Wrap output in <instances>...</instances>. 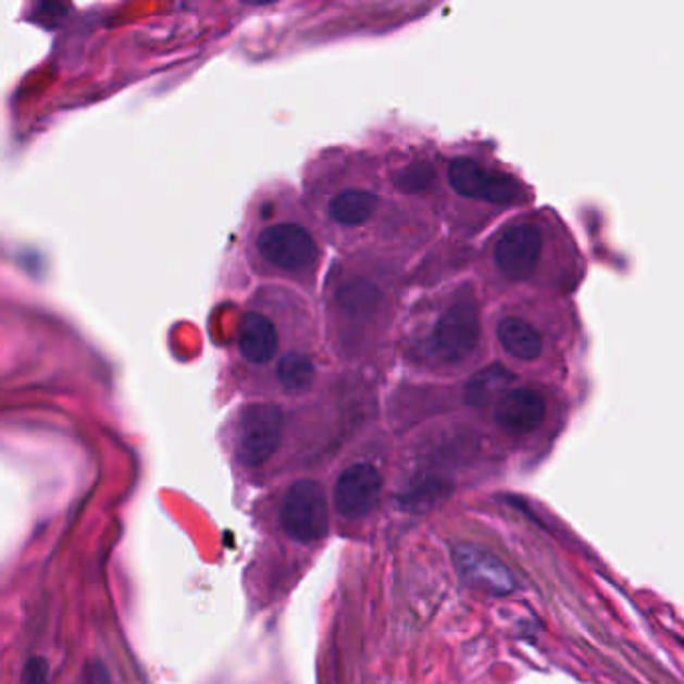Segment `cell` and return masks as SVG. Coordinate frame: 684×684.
<instances>
[{
  "mask_svg": "<svg viewBox=\"0 0 684 684\" xmlns=\"http://www.w3.org/2000/svg\"><path fill=\"white\" fill-rule=\"evenodd\" d=\"M453 560L456 569L465 582L492 594H508L514 590V579L510 570L490 552L480 550L476 546L458 544L453 548Z\"/></svg>",
  "mask_w": 684,
  "mask_h": 684,
  "instance_id": "cell-8",
  "label": "cell"
},
{
  "mask_svg": "<svg viewBox=\"0 0 684 684\" xmlns=\"http://www.w3.org/2000/svg\"><path fill=\"white\" fill-rule=\"evenodd\" d=\"M514 382H517V375L512 374L510 370H506L500 363H494L468 382L465 400L472 406H478V408L498 403L506 394H510L514 389L512 388Z\"/></svg>",
  "mask_w": 684,
  "mask_h": 684,
  "instance_id": "cell-12",
  "label": "cell"
},
{
  "mask_svg": "<svg viewBox=\"0 0 684 684\" xmlns=\"http://www.w3.org/2000/svg\"><path fill=\"white\" fill-rule=\"evenodd\" d=\"M432 179H434V171L427 165H412L401 173L400 185L408 191H420V189H426Z\"/></svg>",
  "mask_w": 684,
  "mask_h": 684,
  "instance_id": "cell-15",
  "label": "cell"
},
{
  "mask_svg": "<svg viewBox=\"0 0 684 684\" xmlns=\"http://www.w3.org/2000/svg\"><path fill=\"white\" fill-rule=\"evenodd\" d=\"M384 488L382 474L372 464H353L346 468L336 482L334 506L339 517L360 520L370 517L380 502Z\"/></svg>",
  "mask_w": 684,
  "mask_h": 684,
  "instance_id": "cell-6",
  "label": "cell"
},
{
  "mask_svg": "<svg viewBox=\"0 0 684 684\" xmlns=\"http://www.w3.org/2000/svg\"><path fill=\"white\" fill-rule=\"evenodd\" d=\"M259 253L285 272L308 270L318 259V246L310 233L294 223H279L259 235Z\"/></svg>",
  "mask_w": 684,
  "mask_h": 684,
  "instance_id": "cell-5",
  "label": "cell"
},
{
  "mask_svg": "<svg viewBox=\"0 0 684 684\" xmlns=\"http://www.w3.org/2000/svg\"><path fill=\"white\" fill-rule=\"evenodd\" d=\"M277 348H279V339H277L275 325L263 313H258V311L246 313L239 327V349L247 362H272Z\"/></svg>",
  "mask_w": 684,
  "mask_h": 684,
  "instance_id": "cell-10",
  "label": "cell"
},
{
  "mask_svg": "<svg viewBox=\"0 0 684 684\" xmlns=\"http://www.w3.org/2000/svg\"><path fill=\"white\" fill-rule=\"evenodd\" d=\"M87 683L89 684H109V674L104 671L101 664H92L89 669V676H87Z\"/></svg>",
  "mask_w": 684,
  "mask_h": 684,
  "instance_id": "cell-17",
  "label": "cell"
},
{
  "mask_svg": "<svg viewBox=\"0 0 684 684\" xmlns=\"http://www.w3.org/2000/svg\"><path fill=\"white\" fill-rule=\"evenodd\" d=\"M315 368L308 356L289 353L277 365V380L289 394H301L310 388Z\"/></svg>",
  "mask_w": 684,
  "mask_h": 684,
  "instance_id": "cell-14",
  "label": "cell"
},
{
  "mask_svg": "<svg viewBox=\"0 0 684 684\" xmlns=\"http://www.w3.org/2000/svg\"><path fill=\"white\" fill-rule=\"evenodd\" d=\"M496 336L500 346L522 362H534L543 353V336L534 325L520 318H503L496 327Z\"/></svg>",
  "mask_w": 684,
  "mask_h": 684,
  "instance_id": "cell-11",
  "label": "cell"
},
{
  "mask_svg": "<svg viewBox=\"0 0 684 684\" xmlns=\"http://www.w3.org/2000/svg\"><path fill=\"white\" fill-rule=\"evenodd\" d=\"M284 413L272 403L247 406L239 418L237 458L247 468L263 465L279 450L284 438Z\"/></svg>",
  "mask_w": 684,
  "mask_h": 684,
  "instance_id": "cell-2",
  "label": "cell"
},
{
  "mask_svg": "<svg viewBox=\"0 0 684 684\" xmlns=\"http://www.w3.org/2000/svg\"><path fill=\"white\" fill-rule=\"evenodd\" d=\"M543 253V233L532 223L508 227L494 247L498 270L510 279H526L538 268Z\"/></svg>",
  "mask_w": 684,
  "mask_h": 684,
  "instance_id": "cell-7",
  "label": "cell"
},
{
  "mask_svg": "<svg viewBox=\"0 0 684 684\" xmlns=\"http://www.w3.org/2000/svg\"><path fill=\"white\" fill-rule=\"evenodd\" d=\"M448 182L456 194L496 206H510L524 199V189L514 177L482 167L478 161L468 157L453 159L448 167Z\"/></svg>",
  "mask_w": 684,
  "mask_h": 684,
  "instance_id": "cell-3",
  "label": "cell"
},
{
  "mask_svg": "<svg viewBox=\"0 0 684 684\" xmlns=\"http://www.w3.org/2000/svg\"><path fill=\"white\" fill-rule=\"evenodd\" d=\"M380 197L368 189H346L337 194L329 203L332 220L341 225H362L372 217Z\"/></svg>",
  "mask_w": 684,
  "mask_h": 684,
  "instance_id": "cell-13",
  "label": "cell"
},
{
  "mask_svg": "<svg viewBox=\"0 0 684 684\" xmlns=\"http://www.w3.org/2000/svg\"><path fill=\"white\" fill-rule=\"evenodd\" d=\"M480 332L478 306L472 299H460L436 323L434 351L442 362H464L478 348Z\"/></svg>",
  "mask_w": 684,
  "mask_h": 684,
  "instance_id": "cell-4",
  "label": "cell"
},
{
  "mask_svg": "<svg viewBox=\"0 0 684 684\" xmlns=\"http://www.w3.org/2000/svg\"><path fill=\"white\" fill-rule=\"evenodd\" d=\"M494 418L506 434H530L538 430L546 418V400L536 389H512L496 403Z\"/></svg>",
  "mask_w": 684,
  "mask_h": 684,
  "instance_id": "cell-9",
  "label": "cell"
},
{
  "mask_svg": "<svg viewBox=\"0 0 684 684\" xmlns=\"http://www.w3.org/2000/svg\"><path fill=\"white\" fill-rule=\"evenodd\" d=\"M21 684H49V662L42 657L26 660Z\"/></svg>",
  "mask_w": 684,
  "mask_h": 684,
  "instance_id": "cell-16",
  "label": "cell"
},
{
  "mask_svg": "<svg viewBox=\"0 0 684 684\" xmlns=\"http://www.w3.org/2000/svg\"><path fill=\"white\" fill-rule=\"evenodd\" d=\"M279 522L289 538L297 543H318L329 532V506L322 484L299 480L285 492Z\"/></svg>",
  "mask_w": 684,
  "mask_h": 684,
  "instance_id": "cell-1",
  "label": "cell"
}]
</instances>
